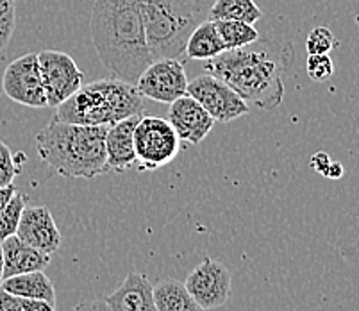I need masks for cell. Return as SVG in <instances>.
Here are the masks:
<instances>
[{
	"label": "cell",
	"instance_id": "obj_1",
	"mask_svg": "<svg viewBox=\"0 0 359 311\" xmlns=\"http://www.w3.org/2000/svg\"><path fill=\"white\" fill-rule=\"evenodd\" d=\"M91 41L115 79L136 84L152 63L140 0H95L90 20Z\"/></svg>",
	"mask_w": 359,
	"mask_h": 311
},
{
	"label": "cell",
	"instance_id": "obj_2",
	"mask_svg": "<svg viewBox=\"0 0 359 311\" xmlns=\"http://www.w3.org/2000/svg\"><path fill=\"white\" fill-rule=\"evenodd\" d=\"M290 51L269 40H257L241 48L224 51L204 68L229 84L249 106L272 111L285 99V72Z\"/></svg>",
	"mask_w": 359,
	"mask_h": 311
},
{
	"label": "cell",
	"instance_id": "obj_3",
	"mask_svg": "<svg viewBox=\"0 0 359 311\" xmlns=\"http://www.w3.org/2000/svg\"><path fill=\"white\" fill-rule=\"evenodd\" d=\"M107 126H81L52 119L36 134L38 154L63 178L93 179L109 172L106 156Z\"/></svg>",
	"mask_w": 359,
	"mask_h": 311
},
{
	"label": "cell",
	"instance_id": "obj_4",
	"mask_svg": "<svg viewBox=\"0 0 359 311\" xmlns=\"http://www.w3.org/2000/svg\"><path fill=\"white\" fill-rule=\"evenodd\" d=\"M147 97L120 79H100L83 84L57 106L55 119L81 126H111L136 114H145Z\"/></svg>",
	"mask_w": 359,
	"mask_h": 311
},
{
	"label": "cell",
	"instance_id": "obj_5",
	"mask_svg": "<svg viewBox=\"0 0 359 311\" xmlns=\"http://www.w3.org/2000/svg\"><path fill=\"white\" fill-rule=\"evenodd\" d=\"M215 0H140L147 44L152 60L184 61L186 41L210 18Z\"/></svg>",
	"mask_w": 359,
	"mask_h": 311
},
{
	"label": "cell",
	"instance_id": "obj_6",
	"mask_svg": "<svg viewBox=\"0 0 359 311\" xmlns=\"http://www.w3.org/2000/svg\"><path fill=\"white\" fill-rule=\"evenodd\" d=\"M135 152L140 170H158L177 158L181 138L166 119L143 114L135 129Z\"/></svg>",
	"mask_w": 359,
	"mask_h": 311
},
{
	"label": "cell",
	"instance_id": "obj_7",
	"mask_svg": "<svg viewBox=\"0 0 359 311\" xmlns=\"http://www.w3.org/2000/svg\"><path fill=\"white\" fill-rule=\"evenodd\" d=\"M186 93L194 97L202 107L215 119V122L229 124L233 120L249 114L250 106L241 99L240 95L224 81L211 74L195 77L188 83Z\"/></svg>",
	"mask_w": 359,
	"mask_h": 311
},
{
	"label": "cell",
	"instance_id": "obj_8",
	"mask_svg": "<svg viewBox=\"0 0 359 311\" xmlns=\"http://www.w3.org/2000/svg\"><path fill=\"white\" fill-rule=\"evenodd\" d=\"M38 61L48 106L57 107L83 86V70L67 52L41 51Z\"/></svg>",
	"mask_w": 359,
	"mask_h": 311
},
{
	"label": "cell",
	"instance_id": "obj_9",
	"mask_svg": "<svg viewBox=\"0 0 359 311\" xmlns=\"http://www.w3.org/2000/svg\"><path fill=\"white\" fill-rule=\"evenodd\" d=\"M2 90L6 97L22 106L36 110L48 107L38 54H25L9 63L2 75Z\"/></svg>",
	"mask_w": 359,
	"mask_h": 311
},
{
	"label": "cell",
	"instance_id": "obj_10",
	"mask_svg": "<svg viewBox=\"0 0 359 311\" xmlns=\"http://www.w3.org/2000/svg\"><path fill=\"white\" fill-rule=\"evenodd\" d=\"M188 77H186L184 61L174 58L154 60L140 75L136 88L147 99L156 102L172 104L179 97L188 95Z\"/></svg>",
	"mask_w": 359,
	"mask_h": 311
},
{
	"label": "cell",
	"instance_id": "obj_11",
	"mask_svg": "<svg viewBox=\"0 0 359 311\" xmlns=\"http://www.w3.org/2000/svg\"><path fill=\"white\" fill-rule=\"evenodd\" d=\"M184 286L204 310H217L231 299V272L222 261L204 258L186 277Z\"/></svg>",
	"mask_w": 359,
	"mask_h": 311
},
{
	"label": "cell",
	"instance_id": "obj_12",
	"mask_svg": "<svg viewBox=\"0 0 359 311\" xmlns=\"http://www.w3.org/2000/svg\"><path fill=\"white\" fill-rule=\"evenodd\" d=\"M166 120L172 124L179 138L191 145H198L215 126L213 117L190 95L179 97L177 100L170 104Z\"/></svg>",
	"mask_w": 359,
	"mask_h": 311
},
{
	"label": "cell",
	"instance_id": "obj_13",
	"mask_svg": "<svg viewBox=\"0 0 359 311\" xmlns=\"http://www.w3.org/2000/svg\"><path fill=\"white\" fill-rule=\"evenodd\" d=\"M16 237L50 256L61 245V232L47 206H25Z\"/></svg>",
	"mask_w": 359,
	"mask_h": 311
},
{
	"label": "cell",
	"instance_id": "obj_14",
	"mask_svg": "<svg viewBox=\"0 0 359 311\" xmlns=\"http://www.w3.org/2000/svg\"><path fill=\"white\" fill-rule=\"evenodd\" d=\"M143 114L129 117L116 124L107 126L106 131V156L107 166L113 172H126L136 165L135 129Z\"/></svg>",
	"mask_w": 359,
	"mask_h": 311
},
{
	"label": "cell",
	"instance_id": "obj_15",
	"mask_svg": "<svg viewBox=\"0 0 359 311\" xmlns=\"http://www.w3.org/2000/svg\"><path fill=\"white\" fill-rule=\"evenodd\" d=\"M104 300L111 311H158L154 286L138 272H130L123 283Z\"/></svg>",
	"mask_w": 359,
	"mask_h": 311
},
{
	"label": "cell",
	"instance_id": "obj_16",
	"mask_svg": "<svg viewBox=\"0 0 359 311\" xmlns=\"http://www.w3.org/2000/svg\"><path fill=\"white\" fill-rule=\"evenodd\" d=\"M2 251H4V279L27 272L45 270L50 265V254L31 247L16 234L2 240Z\"/></svg>",
	"mask_w": 359,
	"mask_h": 311
},
{
	"label": "cell",
	"instance_id": "obj_17",
	"mask_svg": "<svg viewBox=\"0 0 359 311\" xmlns=\"http://www.w3.org/2000/svg\"><path fill=\"white\" fill-rule=\"evenodd\" d=\"M0 288L16 297H24V299H43L55 303V288L50 277H47L43 270L8 277L0 283Z\"/></svg>",
	"mask_w": 359,
	"mask_h": 311
},
{
	"label": "cell",
	"instance_id": "obj_18",
	"mask_svg": "<svg viewBox=\"0 0 359 311\" xmlns=\"http://www.w3.org/2000/svg\"><path fill=\"white\" fill-rule=\"evenodd\" d=\"M224 51L225 47L220 34H218L217 22L210 20V18L202 22L201 25H197L195 31L190 34V38H188V41H186V58L188 60H213Z\"/></svg>",
	"mask_w": 359,
	"mask_h": 311
},
{
	"label": "cell",
	"instance_id": "obj_19",
	"mask_svg": "<svg viewBox=\"0 0 359 311\" xmlns=\"http://www.w3.org/2000/svg\"><path fill=\"white\" fill-rule=\"evenodd\" d=\"M154 300L158 311H205L190 296L184 283L175 279L159 281L154 286Z\"/></svg>",
	"mask_w": 359,
	"mask_h": 311
},
{
	"label": "cell",
	"instance_id": "obj_20",
	"mask_svg": "<svg viewBox=\"0 0 359 311\" xmlns=\"http://www.w3.org/2000/svg\"><path fill=\"white\" fill-rule=\"evenodd\" d=\"M259 6L254 0H215L210 11V20H236L256 24L261 20Z\"/></svg>",
	"mask_w": 359,
	"mask_h": 311
},
{
	"label": "cell",
	"instance_id": "obj_21",
	"mask_svg": "<svg viewBox=\"0 0 359 311\" xmlns=\"http://www.w3.org/2000/svg\"><path fill=\"white\" fill-rule=\"evenodd\" d=\"M217 22L218 34L224 41L225 51L241 48L245 45H250L259 40V32L254 27V24L236 20H215Z\"/></svg>",
	"mask_w": 359,
	"mask_h": 311
},
{
	"label": "cell",
	"instance_id": "obj_22",
	"mask_svg": "<svg viewBox=\"0 0 359 311\" xmlns=\"http://www.w3.org/2000/svg\"><path fill=\"white\" fill-rule=\"evenodd\" d=\"M25 206H27V195L16 192L9 204L0 211V241L16 234Z\"/></svg>",
	"mask_w": 359,
	"mask_h": 311
},
{
	"label": "cell",
	"instance_id": "obj_23",
	"mask_svg": "<svg viewBox=\"0 0 359 311\" xmlns=\"http://www.w3.org/2000/svg\"><path fill=\"white\" fill-rule=\"evenodd\" d=\"M22 159H27L25 154L13 156L11 149L0 140V188L13 185L16 176L22 172Z\"/></svg>",
	"mask_w": 359,
	"mask_h": 311
},
{
	"label": "cell",
	"instance_id": "obj_24",
	"mask_svg": "<svg viewBox=\"0 0 359 311\" xmlns=\"http://www.w3.org/2000/svg\"><path fill=\"white\" fill-rule=\"evenodd\" d=\"M16 25L15 0H0V55L8 48Z\"/></svg>",
	"mask_w": 359,
	"mask_h": 311
},
{
	"label": "cell",
	"instance_id": "obj_25",
	"mask_svg": "<svg viewBox=\"0 0 359 311\" xmlns=\"http://www.w3.org/2000/svg\"><path fill=\"white\" fill-rule=\"evenodd\" d=\"M309 79L315 83H325L334 74V63H332L329 54H309L308 63H306Z\"/></svg>",
	"mask_w": 359,
	"mask_h": 311
},
{
	"label": "cell",
	"instance_id": "obj_26",
	"mask_svg": "<svg viewBox=\"0 0 359 311\" xmlns=\"http://www.w3.org/2000/svg\"><path fill=\"white\" fill-rule=\"evenodd\" d=\"M338 45L334 34L327 27H315L308 34L306 51L308 54H329Z\"/></svg>",
	"mask_w": 359,
	"mask_h": 311
},
{
	"label": "cell",
	"instance_id": "obj_27",
	"mask_svg": "<svg viewBox=\"0 0 359 311\" xmlns=\"http://www.w3.org/2000/svg\"><path fill=\"white\" fill-rule=\"evenodd\" d=\"M0 311H24L22 299L0 288Z\"/></svg>",
	"mask_w": 359,
	"mask_h": 311
},
{
	"label": "cell",
	"instance_id": "obj_28",
	"mask_svg": "<svg viewBox=\"0 0 359 311\" xmlns=\"http://www.w3.org/2000/svg\"><path fill=\"white\" fill-rule=\"evenodd\" d=\"M22 299V307L24 311H55V303L43 299Z\"/></svg>",
	"mask_w": 359,
	"mask_h": 311
},
{
	"label": "cell",
	"instance_id": "obj_29",
	"mask_svg": "<svg viewBox=\"0 0 359 311\" xmlns=\"http://www.w3.org/2000/svg\"><path fill=\"white\" fill-rule=\"evenodd\" d=\"M72 311H111L109 306L104 299H95V300H86V303H81L74 307Z\"/></svg>",
	"mask_w": 359,
	"mask_h": 311
},
{
	"label": "cell",
	"instance_id": "obj_30",
	"mask_svg": "<svg viewBox=\"0 0 359 311\" xmlns=\"http://www.w3.org/2000/svg\"><path fill=\"white\" fill-rule=\"evenodd\" d=\"M329 165H331V158H329V156L325 152H316L315 156H313V158H311V166L318 173H324V176H325V172H327Z\"/></svg>",
	"mask_w": 359,
	"mask_h": 311
},
{
	"label": "cell",
	"instance_id": "obj_31",
	"mask_svg": "<svg viewBox=\"0 0 359 311\" xmlns=\"http://www.w3.org/2000/svg\"><path fill=\"white\" fill-rule=\"evenodd\" d=\"M16 192H18V190H16L15 185H9V186H4V188H0V211H2V209L9 204V201L15 197Z\"/></svg>",
	"mask_w": 359,
	"mask_h": 311
},
{
	"label": "cell",
	"instance_id": "obj_32",
	"mask_svg": "<svg viewBox=\"0 0 359 311\" xmlns=\"http://www.w3.org/2000/svg\"><path fill=\"white\" fill-rule=\"evenodd\" d=\"M344 176V166L339 165V163L336 161H331V165H329L327 172H325V178L329 179H339Z\"/></svg>",
	"mask_w": 359,
	"mask_h": 311
},
{
	"label": "cell",
	"instance_id": "obj_33",
	"mask_svg": "<svg viewBox=\"0 0 359 311\" xmlns=\"http://www.w3.org/2000/svg\"><path fill=\"white\" fill-rule=\"evenodd\" d=\"M4 281V251H2V241H0V283Z\"/></svg>",
	"mask_w": 359,
	"mask_h": 311
}]
</instances>
